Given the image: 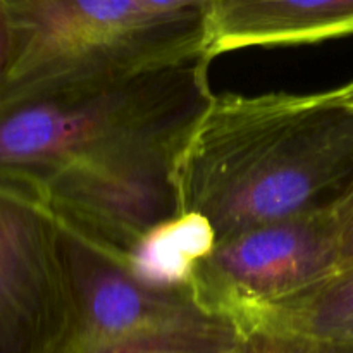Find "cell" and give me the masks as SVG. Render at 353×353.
Wrapping results in <instances>:
<instances>
[{
  "instance_id": "obj_1",
  "label": "cell",
  "mask_w": 353,
  "mask_h": 353,
  "mask_svg": "<svg viewBox=\"0 0 353 353\" xmlns=\"http://www.w3.org/2000/svg\"><path fill=\"white\" fill-rule=\"evenodd\" d=\"M352 178L353 107L336 88L214 95L172 165L181 223L209 243L327 209Z\"/></svg>"
},
{
  "instance_id": "obj_2",
  "label": "cell",
  "mask_w": 353,
  "mask_h": 353,
  "mask_svg": "<svg viewBox=\"0 0 353 353\" xmlns=\"http://www.w3.org/2000/svg\"><path fill=\"white\" fill-rule=\"evenodd\" d=\"M209 62L110 85L0 100V188L41 202L76 164L154 148L179 150L214 99Z\"/></svg>"
},
{
  "instance_id": "obj_3",
  "label": "cell",
  "mask_w": 353,
  "mask_h": 353,
  "mask_svg": "<svg viewBox=\"0 0 353 353\" xmlns=\"http://www.w3.org/2000/svg\"><path fill=\"white\" fill-rule=\"evenodd\" d=\"M14 54L2 99L110 85L207 59V24L140 0H6Z\"/></svg>"
},
{
  "instance_id": "obj_4",
  "label": "cell",
  "mask_w": 353,
  "mask_h": 353,
  "mask_svg": "<svg viewBox=\"0 0 353 353\" xmlns=\"http://www.w3.org/2000/svg\"><path fill=\"white\" fill-rule=\"evenodd\" d=\"M327 209L250 228L186 259L183 279L203 310L238 330L278 303L338 271Z\"/></svg>"
},
{
  "instance_id": "obj_5",
  "label": "cell",
  "mask_w": 353,
  "mask_h": 353,
  "mask_svg": "<svg viewBox=\"0 0 353 353\" xmlns=\"http://www.w3.org/2000/svg\"><path fill=\"white\" fill-rule=\"evenodd\" d=\"M179 150H137L76 164L45 186L41 203L72 236L138 268L148 245L183 226L172 185Z\"/></svg>"
},
{
  "instance_id": "obj_6",
  "label": "cell",
  "mask_w": 353,
  "mask_h": 353,
  "mask_svg": "<svg viewBox=\"0 0 353 353\" xmlns=\"http://www.w3.org/2000/svg\"><path fill=\"white\" fill-rule=\"evenodd\" d=\"M78 314L68 231L40 200L0 188V353H61Z\"/></svg>"
},
{
  "instance_id": "obj_7",
  "label": "cell",
  "mask_w": 353,
  "mask_h": 353,
  "mask_svg": "<svg viewBox=\"0 0 353 353\" xmlns=\"http://www.w3.org/2000/svg\"><path fill=\"white\" fill-rule=\"evenodd\" d=\"M68 234L79 290V314L61 353H86L141 331L210 314L200 307L185 279L148 278L137 265Z\"/></svg>"
},
{
  "instance_id": "obj_8",
  "label": "cell",
  "mask_w": 353,
  "mask_h": 353,
  "mask_svg": "<svg viewBox=\"0 0 353 353\" xmlns=\"http://www.w3.org/2000/svg\"><path fill=\"white\" fill-rule=\"evenodd\" d=\"M353 34V0H212L207 59Z\"/></svg>"
},
{
  "instance_id": "obj_9",
  "label": "cell",
  "mask_w": 353,
  "mask_h": 353,
  "mask_svg": "<svg viewBox=\"0 0 353 353\" xmlns=\"http://www.w3.org/2000/svg\"><path fill=\"white\" fill-rule=\"evenodd\" d=\"M269 330L321 341L353 343V265L255 314L241 333Z\"/></svg>"
},
{
  "instance_id": "obj_10",
  "label": "cell",
  "mask_w": 353,
  "mask_h": 353,
  "mask_svg": "<svg viewBox=\"0 0 353 353\" xmlns=\"http://www.w3.org/2000/svg\"><path fill=\"white\" fill-rule=\"evenodd\" d=\"M241 333L228 319L209 316L141 331L86 353H233Z\"/></svg>"
},
{
  "instance_id": "obj_11",
  "label": "cell",
  "mask_w": 353,
  "mask_h": 353,
  "mask_svg": "<svg viewBox=\"0 0 353 353\" xmlns=\"http://www.w3.org/2000/svg\"><path fill=\"white\" fill-rule=\"evenodd\" d=\"M234 353H353V343H333L300 334L250 330L241 333Z\"/></svg>"
},
{
  "instance_id": "obj_12",
  "label": "cell",
  "mask_w": 353,
  "mask_h": 353,
  "mask_svg": "<svg viewBox=\"0 0 353 353\" xmlns=\"http://www.w3.org/2000/svg\"><path fill=\"white\" fill-rule=\"evenodd\" d=\"M327 216L336 241L338 269L350 268L353 265V178L327 207Z\"/></svg>"
},
{
  "instance_id": "obj_13",
  "label": "cell",
  "mask_w": 353,
  "mask_h": 353,
  "mask_svg": "<svg viewBox=\"0 0 353 353\" xmlns=\"http://www.w3.org/2000/svg\"><path fill=\"white\" fill-rule=\"evenodd\" d=\"M143 6L162 16L183 21H195L209 26L212 0H140Z\"/></svg>"
},
{
  "instance_id": "obj_14",
  "label": "cell",
  "mask_w": 353,
  "mask_h": 353,
  "mask_svg": "<svg viewBox=\"0 0 353 353\" xmlns=\"http://www.w3.org/2000/svg\"><path fill=\"white\" fill-rule=\"evenodd\" d=\"M14 54V34L10 14L6 0H0V95L3 92L7 78H9L10 65Z\"/></svg>"
},
{
  "instance_id": "obj_15",
  "label": "cell",
  "mask_w": 353,
  "mask_h": 353,
  "mask_svg": "<svg viewBox=\"0 0 353 353\" xmlns=\"http://www.w3.org/2000/svg\"><path fill=\"white\" fill-rule=\"evenodd\" d=\"M338 93L341 95V99L345 100L347 103H350V105L353 107V81L348 83V85L345 86H340V88H336Z\"/></svg>"
},
{
  "instance_id": "obj_16",
  "label": "cell",
  "mask_w": 353,
  "mask_h": 353,
  "mask_svg": "<svg viewBox=\"0 0 353 353\" xmlns=\"http://www.w3.org/2000/svg\"><path fill=\"white\" fill-rule=\"evenodd\" d=\"M233 353H234V352H233Z\"/></svg>"
}]
</instances>
